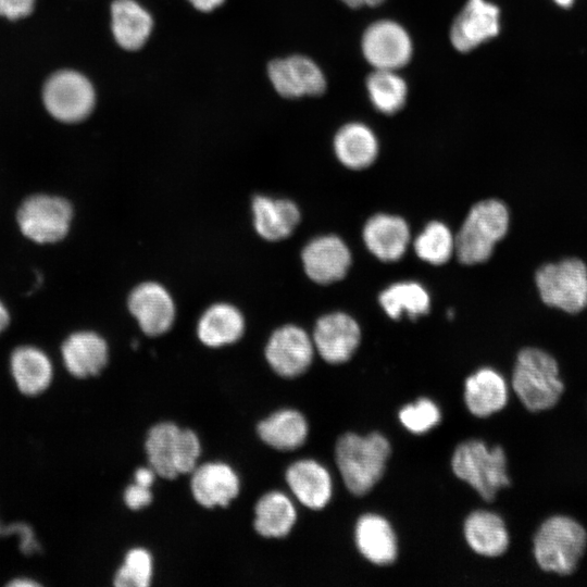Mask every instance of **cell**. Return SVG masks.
<instances>
[{"label": "cell", "mask_w": 587, "mask_h": 587, "mask_svg": "<svg viewBox=\"0 0 587 587\" xmlns=\"http://www.w3.org/2000/svg\"><path fill=\"white\" fill-rule=\"evenodd\" d=\"M587 550V528L575 517L553 513L532 536V557L539 571L561 578V585L578 569Z\"/></svg>", "instance_id": "1"}, {"label": "cell", "mask_w": 587, "mask_h": 587, "mask_svg": "<svg viewBox=\"0 0 587 587\" xmlns=\"http://www.w3.org/2000/svg\"><path fill=\"white\" fill-rule=\"evenodd\" d=\"M511 384L516 398L530 413L553 409L565 389L559 361L538 347H526L517 353Z\"/></svg>", "instance_id": "2"}, {"label": "cell", "mask_w": 587, "mask_h": 587, "mask_svg": "<svg viewBox=\"0 0 587 587\" xmlns=\"http://www.w3.org/2000/svg\"><path fill=\"white\" fill-rule=\"evenodd\" d=\"M390 444L379 433L360 436L344 434L336 444L335 458L342 480L355 496L367 494L384 474Z\"/></svg>", "instance_id": "3"}, {"label": "cell", "mask_w": 587, "mask_h": 587, "mask_svg": "<svg viewBox=\"0 0 587 587\" xmlns=\"http://www.w3.org/2000/svg\"><path fill=\"white\" fill-rule=\"evenodd\" d=\"M451 466L486 501H492L500 489L511 486L508 459L501 446L489 449L480 440H466L455 448Z\"/></svg>", "instance_id": "4"}, {"label": "cell", "mask_w": 587, "mask_h": 587, "mask_svg": "<svg viewBox=\"0 0 587 587\" xmlns=\"http://www.w3.org/2000/svg\"><path fill=\"white\" fill-rule=\"evenodd\" d=\"M508 227L509 212L504 203L496 199L476 203L454 238L459 261L472 265L488 260Z\"/></svg>", "instance_id": "5"}, {"label": "cell", "mask_w": 587, "mask_h": 587, "mask_svg": "<svg viewBox=\"0 0 587 587\" xmlns=\"http://www.w3.org/2000/svg\"><path fill=\"white\" fill-rule=\"evenodd\" d=\"M145 449L150 467L166 479L191 473L201 453L197 434L188 428H179L172 422H161L152 426L148 432Z\"/></svg>", "instance_id": "6"}, {"label": "cell", "mask_w": 587, "mask_h": 587, "mask_svg": "<svg viewBox=\"0 0 587 587\" xmlns=\"http://www.w3.org/2000/svg\"><path fill=\"white\" fill-rule=\"evenodd\" d=\"M96 90L83 73L63 68L52 73L43 84L42 103L47 112L62 123L86 120L96 107Z\"/></svg>", "instance_id": "7"}, {"label": "cell", "mask_w": 587, "mask_h": 587, "mask_svg": "<svg viewBox=\"0 0 587 587\" xmlns=\"http://www.w3.org/2000/svg\"><path fill=\"white\" fill-rule=\"evenodd\" d=\"M544 303L567 313L587 305V266L577 258L563 259L539 267L535 276Z\"/></svg>", "instance_id": "8"}, {"label": "cell", "mask_w": 587, "mask_h": 587, "mask_svg": "<svg viewBox=\"0 0 587 587\" xmlns=\"http://www.w3.org/2000/svg\"><path fill=\"white\" fill-rule=\"evenodd\" d=\"M72 215V207L65 199L36 195L23 202L17 212V222L27 238L38 243H48L66 236Z\"/></svg>", "instance_id": "9"}, {"label": "cell", "mask_w": 587, "mask_h": 587, "mask_svg": "<svg viewBox=\"0 0 587 587\" xmlns=\"http://www.w3.org/2000/svg\"><path fill=\"white\" fill-rule=\"evenodd\" d=\"M361 48L365 60L375 70L389 71L408 64L413 49L407 30L389 20L371 24L363 34Z\"/></svg>", "instance_id": "10"}, {"label": "cell", "mask_w": 587, "mask_h": 587, "mask_svg": "<svg viewBox=\"0 0 587 587\" xmlns=\"http://www.w3.org/2000/svg\"><path fill=\"white\" fill-rule=\"evenodd\" d=\"M267 76L275 91L287 99L320 96L326 89L322 70L304 55L272 60L267 65Z\"/></svg>", "instance_id": "11"}, {"label": "cell", "mask_w": 587, "mask_h": 587, "mask_svg": "<svg viewBox=\"0 0 587 587\" xmlns=\"http://www.w3.org/2000/svg\"><path fill=\"white\" fill-rule=\"evenodd\" d=\"M313 353V341L296 325L276 329L265 347L267 363L275 373L286 378L304 373L312 363Z\"/></svg>", "instance_id": "12"}, {"label": "cell", "mask_w": 587, "mask_h": 587, "mask_svg": "<svg viewBox=\"0 0 587 587\" xmlns=\"http://www.w3.org/2000/svg\"><path fill=\"white\" fill-rule=\"evenodd\" d=\"M500 11L486 0H469L453 21L450 39L461 52H469L500 32Z\"/></svg>", "instance_id": "13"}, {"label": "cell", "mask_w": 587, "mask_h": 587, "mask_svg": "<svg viewBox=\"0 0 587 587\" xmlns=\"http://www.w3.org/2000/svg\"><path fill=\"white\" fill-rule=\"evenodd\" d=\"M360 339L358 323L341 312L329 313L319 319L313 332L315 349L332 364L348 361L357 350Z\"/></svg>", "instance_id": "14"}, {"label": "cell", "mask_w": 587, "mask_h": 587, "mask_svg": "<svg viewBox=\"0 0 587 587\" xmlns=\"http://www.w3.org/2000/svg\"><path fill=\"white\" fill-rule=\"evenodd\" d=\"M128 309L141 330L149 336L166 333L174 323V301L168 291L154 282L142 283L133 289Z\"/></svg>", "instance_id": "15"}, {"label": "cell", "mask_w": 587, "mask_h": 587, "mask_svg": "<svg viewBox=\"0 0 587 587\" xmlns=\"http://www.w3.org/2000/svg\"><path fill=\"white\" fill-rule=\"evenodd\" d=\"M301 259L307 275L319 284L341 279L351 263L345 242L337 236H321L311 240L302 250Z\"/></svg>", "instance_id": "16"}, {"label": "cell", "mask_w": 587, "mask_h": 587, "mask_svg": "<svg viewBox=\"0 0 587 587\" xmlns=\"http://www.w3.org/2000/svg\"><path fill=\"white\" fill-rule=\"evenodd\" d=\"M191 473V492L202 507H226L240 491L237 473L224 462H207L197 465Z\"/></svg>", "instance_id": "17"}, {"label": "cell", "mask_w": 587, "mask_h": 587, "mask_svg": "<svg viewBox=\"0 0 587 587\" xmlns=\"http://www.w3.org/2000/svg\"><path fill=\"white\" fill-rule=\"evenodd\" d=\"M110 18L115 42L127 51L141 49L153 32L151 13L136 0H114L110 7Z\"/></svg>", "instance_id": "18"}, {"label": "cell", "mask_w": 587, "mask_h": 587, "mask_svg": "<svg viewBox=\"0 0 587 587\" xmlns=\"http://www.w3.org/2000/svg\"><path fill=\"white\" fill-rule=\"evenodd\" d=\"M286 482L295 497L310 509H323L330 500L332 477L314 460L304 459L292 463L286 472Z\"/></svg>", "instance_id": "19"}, {"label": "cell", "mask_w": 587, "mask_h": 587, "mask_svg": "<svg viewBox=\"0 0 587 587\" xmlns=\"http://www.w3.org/2000/svg\"><path fill=\"white\" fill-rule=\"evenodd\" d=\"M363 239L369 250L379 260L396 261L407 250L410 232L403 218L376 214L366 222Z\"/></svg>", "instance_id": "20"}, {"label": "cell", "mask_w": 587, "mask_h": 587, "mask_svg": "<svg viewBox=\"0 0 587 587\" xmlns=\"http://www.w3.org/2000/svg\"><path fill=\"white\" fill-rule=\"evenodd\" d=\"M464 400L472 414L486 417L507 405L509 387L500 373L484 367L466 378Z\"/></svg>", "instance_id": "21"}, {"label": "cell", "mask_w": 587, "mask_h": 587, "mask_svg": "<svg viewBox=\"0 0 587 587\" xmlns=\"http://www.w3.org/2000/svg\"><path fill=\"white\" fill-rule=\"evenodd\" d=\"M354 535L359 551L370 562L388 565L396 560V534L385 517L371 513L362 515L357 522Z\"/></svg>", "instance_id": "22"}, {"label": "cell", "mask_w": 587, "mask_h": 587, "mask_svg": "<svg viewBox=\"0 0 587 587\" xmlns=\"http://www.w3.org/2000/svg\"><path fill=\"white\" fill-rule=\"evenodd\" d=\"M252 212L257 233L270 241L288 237L300 221L298 207L288 199L255 196L252 200Z\"/></svg>", "instance_id": "23"}, {"label": "cell", "mask_w": 587, "mask_h": 587, "mask_svg": "<svg viewBox=\"0 0 587 587\" xmlns=\"http://www.w3.org/2000/svg\"><path fill=\"white\" fill-rule=\"evenodd\" d=\"M105 340L92 332L71 335L62 346V357L68 372L77 377L97 375L108 362Z\"/></svg>", "instance_id": "24"}, {"label": "cell", "mask_w": 587, "mask_h": 587, "mask_svg": "<svg viewBox=\"0 0 587 587\" xmlns=\"http://www.w3.org/2000/svg\"><path fill=\"white\" fill-rule=\"evenodd\" d=\"M464 536L476 553L485 557L502 555L510 546V535L502 517L490 511H475L464 523Z\"/></svg>", "instance_id": "25"}, {"label": "cell", "mask_w": 587, "mask_h": 587, "mask_svg": "<svg viewBox=\"0 0 587 587\" xmlns=\"http://www.w3.org/2000/svg\"><path fill=\"white\" fill-rule=\"evenodd\" d=\"M245 332V320L240 311L228 303H215L201 315L197 335L211 348L236 342Z\"/></svg>", "instance_id": "26"}, {"label": "cell", "mask_w": 587, "mask_h": 587, "mask_svg": "<svg viewBox=\"0 0 587 587\" xmlns=\"http://www.w3.org/2000/svg\"><path fill=\"white\" fill-rule=\"evenodd\" d=\"M338 160L347 167L361 170L371 165L378 153L376 136L361 123L344 125L334 138Z\"/></svg>", "instance_id": "27"}, {"label": "cell", "mask_w": 587, "mask_h": 587, "mask_svg": "<svg viewBox=\"0 0 587 587\" xmlns=\"http://www.w3.org/2000/svg\"><path fill=\"white\" fill-rule=\"evenodd\" d=\"M257 432L267 446L287 451L304 444L309 427L299 411L283 409L262 420L257 426Z\"/></svg>", "instance_id": "28"}, {"label": "cell", "mask_w": 587, "mask_h": 587, "mask_svg": "<svg viewBox=\"0 0 587 587\" xmlns=\"http://www.w3.org/2000/svg\"><path fill=\"white\" fill-rule=\"evenodd\" d=\"M254 529L266 538H282L292 529L297 511L292 501L280 491L263 495L254 508Z\"/></svg>", "instance_id": "29"}, {"label": "cell", "mask_w": 587, "mask_h": 587, "mask_svg": "<svg viewBox=\"0 0 587 587\" xmlns=\"http://www.w3.org/2000/svg\"><path fill=\"white\" fill-rule=\"evenodd\" d=\"M11 371L18 389L25 395L43 391L52 378L50 360L34 347H20L12 353Z\"/></svg>", "instance_id": "30"}, {"label": "cell", "mask_w": 587, "mask_h": 587, "mask_svg": "<svg viewBox=\"0 0 587 587\" xmlns=\"http://www.w3.org/2000/svg\"><path fill=\"white\" fill-rule=\"evenodd\" d=\"M366 89L372 104L382 113L394 114L405 103V80L395 71L375 70L366 78Z\"/></svg>", "instance_id": "31"}, {"label": "cell", "mask_w": 587, "mask_h": 587, "mask_svg": "<svg viewBox=\"0 0 587 587\" xmlns=\"http://www.w3.org/2000/svg\"><path fill=\"white\" fill-rule=\"evenodd\" d=\"M379 303L391 319H398L403 312L416 317L428 312L429 297L420 284L403 282L385 289L379 296Z\"/></svg>", "instance_id": "32"}, {"label": "cell", "mask_w": 587, "mask_h": 587, "mask_svg": "<svg viewBox=\"0 0 587 587\" xmlns=\"http://www.w3.org/2000/svg\"><path fill=\"white\" fill-rule=\"evenodd\" d=\"M414 250L422 260L440 265L450 259L454 250V238L445 224L434 221L417 236Z\"/></svg>", "instance_id": "33"}, {"label": "cell", "mask_w": 587, "mask_h": 587, "mask_svg": "<svg viewBox=\"0 0 587 587\" xmlns=\"http://www.w3.org/2000/svg\"><path fill=\"white\" fill-rule=\"evenodd\" d=\"M153 572V562L150 552L143 548L129 550L124 563L114 576L117 587H147L150 585Z\"/></svg>", "instance_id": "34"}, {"label": "cell", "mask_w": 587, "mask_h": 587, "mask_svg": "<svg viewBox=\"0 0 587 587\" xmlns=\"http://www.w3.org/2000/svg\"><path fill=\"white\" fill-rule=\"evenodd\" d=\"M402 425L414 434H423L435 427L441 419L436 403L421 398L415 403L403 407L399 412Z\"/></svg>", "instance_id": "35"}, {"label": "cell", "mask_w": 587, "mask_h": 587, "mask_svg": "<svg viewBox=\"0 0 587 587\" xmlns=\"http://www.w3.org/2000/svg\"><path fill=\"white\" fill-rule=\"evenodd\" d=\"M36 4V0H0V16L8 20H20L28 16Z\"/></svg>", "instance_id": "36"}, {"label": "cell", "mask_w": 587, "mask_h": 587, "mask_svg": "<svg viewBox=\"0 0 587 587\" xmlns=\"http://www.w3.org/2000/svg\"><path fill=\"white\" fill-rule=\"evenodd\" d=\"M152 501V494L149 487L137 483L129 485L124 491V502L132 510H139L147 507Z\"/></svg>", "instance_id": "37"}, {"label": "cell", "mask_w": 587, "mask_h": 587, "mask_svg": "<svg viewBox=\"0 0 587 587\" xmlns=\"http://www.w3.org/2000/svg\"><path fill=\"white\" fill-rule=\"evenodd\" d=\"M155 472L151 467H139L134 475L135 483L145 486L151 487L154 480Z\"/></svg>", "instance_id": "38"}, {"label": "cell", "mask_w": 587, "mask_h": 587, "mask_svg": "<svg viewBox=\"0 0 587 587\" xmlns=\"http://www.w3.org/2000/svg\"><path fill=\"white\" fill-rule=\"evenodd\" d=\"M198 11L209 13L220 8L225 0H188Z\"/></svg>", "instance_id": "39"}, {"label": "cell", "mask_w": 587, "mask_h": 587, "mask_svg": "<svg viewBox=\"0 0 587 587\" xmlns=\"http://www.w3.org/2000/svg\"><path fill=\"white\" fill-rule=\"evenodd\" d=\"M341 1L350 8L358 9L364 5L377 7L382 4L385 0H341Z\"/></svg>", "instance_id": "40"}, {"label": "cell", "mask_w": 587, "mask_h": 587, "mask_svg": "<svg viewBox=\"0 0 587 587\" xmlns=\"http://www.w3.org/2000/svg\"><path fill=\"white\" fill-rule=\"evenodd\" d=\"M10 321L9 313L5 307L0 301V333L8 326Z\"/></svg>", "instance_id": "41"}, {"label": "cell", "mask_w": 587, "mask_h": 587, "mask_svg": "<svg viewBox=\"0 0 587 587\" xmlns=\"http://www.w3.org/2000/svg\"><path fill=\"white\" fill-rule=\"evenodd\" d=\"M558 5L562 8H570L574 0H553Z\"/></svg>", "instance_id": "42"}]
</instances>
